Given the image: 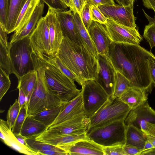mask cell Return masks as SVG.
<instances>
[{
	"instance_id": "9f6ffc18",
	"label": "cell",
	"mask_w": 155,
	"mask_h": 155,
	"mask_svg": "<svg viewBox=\"0 0 155 155\" xmlns=\"http://www.w3.org/2000/svg\"><path fill=\"white\" fill-rule=\"evenodd\" d=\"M145 134L147 140L150 142L154 147H155V137L148 134Z\"/></svg>"
},
{
	"instance_id": "cb8c5ba5",
	"label": "cell",
	"mask_w": 155,
	"mask_h": 155,
	"mask_svg": "<svg viewBox=\"0 0 155 155\" xmlns=\"http://www.w3.org/2000/svg\"><path fill=\"white\" fill-rule=\"evenodd\" d=\"M28 0H9L7 21L5 30L8 34L14 32L19 15Z\"/></svg>"
},
{
	"instance_id": "7402d4cb",
	"label": "cell",
	"mask_w": 155,
	"mask_h": 155,
	"mask_svg": "<svg viewBox=\"0 0 155 155\" xmlns=\"http://www.w3.org/2000/svg\"><path fill=\"white\" fill-rule=\"evenodd\" d=\"M131 109H135L147 101L146 92L141 89L131 87L122 93L118 97Z\"/></svg>"
},
{
	"instance_id": "91938a15",
	"label": "cell",
	"mask_w": 155,
	"mask_h": 155,
	"mask_svg": "<svg viewBox=\"0 0 155 155\" xmlns=\"http://www.w3.org/2000/svg\"><path fill=\"white\" fill-rule=\"evenodd\" d=\"M65 4L70 8L72 5V0H63Z\"/></svg>"
},
{
	"instance_id": "e0dca14e",
	"label": "cell",
	"mask_w": 155,
	"mask_h": 155,
	"mask_svg": "<svg viewBox=\"0 0 155 155\" xmlns=\"http://www.w3.org/2000/svg\"><path fill=\"white\" fill-rule=\"evenodd\" d=\"M54 10L60 23L63 36L78 45H84L77 31L72 11L70 9L69 10Z\"/></svg>"
},
{
	"instance_id": "ac0fdd59",
	"label": "cell",
	"mask_w": 155,
	"mask_h": 155,
	"mask_svg": "<svg viewBox=\"0 0 155 155\" xmlns=\"http://www.w3.org/2000/svg\"><path fill=\"white\" fill-rule=\"evenodd\" d=\"M84 114L85 113L81 92L76 97L65 103L57 118L48 128L57 125Z\"/></svg>"
},
{
	"instance_id": "52a82bcc",
	"label": "cell",
	"mask_w": 155,
	"mask_h": 155,
	"mask_svg": "<svg viewBox=\"0 0 155 155\" xmlns=\"http://www.w3.org/2000/svg\"><path fill=\"white\" fill-rule=\"evenodd\" d=\"M29 37L9 45L10 56L17 78L35 69L32 56L33 51Z\"/></svg>"
},
{
	"instance_id": "816d5d0a",
	"label": "cell",
	"mask_w": 155,
	"mask_h": 155,
	"mask_svg": "<svg viewBox=\"0 0 155 155\" xmlns=\"http://www.w3.org/2000/svg\"><path fill=\"white\" fill-rule=\"evenodd\" d=\"M40 155H66L68 153L56 150H50L41 151L39 152Z\"/></svg>"
},
{
	"instance_id": "f546056e",
	"label": "cell",
	"mask_w": 155,
	"mask_h": 155,
	"mask_svg": "<svg viewBox=\"0 0 155 155\" xmlns=\"http://www.w3.org/2000/svg\"><path fill=\"white\" fill-rule=\"evenodd\" d=\"M65 103H62L57 106L39 112L32 116L48 128L57 118Z\"/></svg>"
},
{
	"instance_id": "4316f807",
	"label": "cell",
	"mask_w": 155,
	"mask_h": 155,
	"mask_svg": "<svg viewBox=\"0 0 155 155\" xmlns=\"http://www.w3.org/2000/svg\"><path fill=\"white\" fill-rule=\"evenodd\" d=\"M77 31L88 50L97 58L98 54L95 45L91 40L81 18L76 12H72Z\"/></svg>"
},
{
	"instance_id": "6f0895ef",
	"label": "cell",
	"mask_w": 155,
	"mask_h": 155,
	"mask_svg": "<svg viewBox=\"0 0 155 155\" xmlns=\"http://www.w3.org/2000/svg\"><path fill=\"white\" fill-rule=\"evenodd\" d=\"M154 147L152 144L148 140H147L142 151L147 150L151 149Z\"/></svg>"
},
{
	"instance_id": "f907efd6",
	"label": "cell",
	"mask_w": 155,
	"mask_h": 155,
	"mask_svg": "<svg viewBox=\"0 0 155 155\" xmlns=\"http://www.w3.org/2000/svg\"><path fill=\"white\" fill-rule=\"evenodd\" d=\"M18 89L19 90V95L18 101L21 108L24 106L26 105V97L22 90L21 89Z\"/></svg>"
},
{
	"instance_id": "d6a6232c",
	"label": "cell",
	"mask_w": 155,
	"mask_h": 155,
	"mask_svg": "<svg viewBox=\"0 0 155 155\" xmlns=\"http://www.w3.org/2000/svg\"><path fill=\"white\" fill-rule=\"evenodd\" d=\"M25 140L30 148L39 153V152L42 151L53 150L67 153L69 155L68 153L64 149L37 140L35 139V138H26Z\"/></svg>"
},
{
	"instance_id": "4dcf8cb0",
	"label": "cell",
	"mask_w": 155,
	"mask_h": 155,
	"mask_svg": "<svg viewBox=\"0 0 155 155\" xmlns=\"http://www.w3.org/2000/svg\"><path fill=\"white\" fill-rule=\"evenodd\" d=\"M0 68L9 75L12 74L16 75L10 56L9 46H6L0 40Z\"/></svg>"
},
{
	"instance_id": "d6986e66",
	"label": "cell",
	"mask_w": 155,
	"mask_h": 155,
	"mask_svg": "<svg viewBox=\"0 0 155 155\" xmlns=\"http://www.w3.org/2000/svg\"><path fill=\"white\" fill-rule=\"evenodd\" d=\"M0 137L7 145L19 153L28 155H40L29 147L21 143L10 129L6 121L0 119Z\"/></svg>"
},
{
	"instance_id": "2e32d148",
	"label": "cell",
	"mask_w": 155,
	"mask_h": 155,
	"mask_svg": "<svg viewBox=\"0 0 155 155\" xmlns=\"http://www.w3.org/2000/svg\"><path fill=\"white\" fill-rule=\"evenodd\" d=\"M49 31L51 47V58L56 56L63 38L62 31L54 9L48 7L45 16Z\"/></svg>"
},
{
	"instance_id": "94428289",
	"label": "cell",
	"mask_w": 155,
	"mask_h": 155,
	"mask_svg": "<svg viewBox=\"0 0 155 155\" xmlns=\"http://www.w3.org/2000/svg\"><path fill=\"white\" fill-rule=\"evenodd\" d=\"M136 0H124V1L127 5L128 6L132 3H134Z\"/></svg>"
},
{
	"instance_id": "3957f363",
	"label": "cell",
	"mask_w": 155,
	"mask_h": 155,
	"mask_svg": "<svg viewBox=\"0 0 155 155\" xmlns=\"http://www.w3.org/2000/svg\"><path fill=\"white\" fill-rule=\"evenodd\" d=\"M37 57L44 68V76L47 84L61 102H67L80 94L81 90L77 88L74 81L61 71L52 58L45 55Z\"/></svg>"
},
{
	"instance_id": "74e56055",
	"label": "cell",
	"mask_w": 155,
	"mask_h": 155,
	"mask_svg": "<svg viewBox=\"0 0 155 155\" xmlns=\"http://www.w3.org/2000/svg\"><path fill=\"white\" fill-rule=\"evenodd\" d=\"M52 58L56 65L64 74L79 84V80L77 76L63 64L57 56Z\"/></svg>"
},
{
	"instance_id": "f35d334b",
	"label": "cell",
	"mask_w": 155,
	"mask_h": 155,
	"mask_svg": "<svg viewBox=\"0 0 155 155\" xmlns=\"http://www.w3.org/2000/svg\"><path fill=\"white\" fill-rule=\"evenodd\" d=\"M90 6L92 20L103 25L107 23V19L102 13L98 7L93 5H91Z\"/></svg>"
},
{
	"instance_id": "7a4b0ae2",
	"label": "cell",
	"mask_w": 155,
	"mask_h": 155,
	"mask_svg": "<svg viewBox=\"0 0 155 155\" xmlns=\"http://www.w3.org/2000/svg\"><path fill=\"white\" fill-rule=\"evenodd\" d=\"M56 56L77 76L80 85L87 80L97 79V59L84 45L64 37Z\"/></svg>"
},
{
	"instance_id": "d4e9b609",
	"label": "cell",
	"mask_w": 155,
	"mask_h": 155,
	"mask_svg": "<svg viewBox=\"0 0 155 155\" xmlns=\"http://www.w3.org/2000/svg\"><path fill=\"white\" fill-rule=\"evenodd\" d=\"M38 79V72L36 69L20 77L18 79L17 88L21 89L26 97V104L36 86Z\"/></svg>"
},
{
	"instance_id": "bcb514c9",
	"label": "cell",
	"mask_w": 155,
	"mask_h": 155,
	"mask_svg": "<svg viewBox=\"0 0 155 155\" xmlns=\"http://www.w3.org/2000/svg\"><path fill=\"white\" fill-rule=\"evenodd\" d=\"M86 3L97 7L101 5H112L115 4L114 0H87Z\"/></svg>"
},
{
	"instance_id": "7bdbcfd3",
	"label": "cell",
	"mask_w": 155,
	"mask_h": 155,
	"mask_svg": "<svg viewBox=\"0 0 155 155\" xmlns=\"http://www.w3.org/2000/svg\"><path fill=\"white\" fill-rule=\"evenodd\" d=\"M49 7L54 9L65 10L68 6L63 0H41Z\"/></svg>"
},
{
	"instance_id": "4fadbf2b",
	"label": "cell",
	"mask_w": 155,
	"mask_h": 155,
	"mask_svg": "<svg viewBox=\"0 0 155 155\" xmlns=\"http://www.w3.org/2000/svg\"><path fill=\"white\" fill-rule=\"evenodd\" d=\"M97 77L96 81L112 97L114 88L116 70L107 56L98 54Z\"/></svg>"
},
{
	"instance_id": "8992f818",
	"label": "cell",
	"mask_w": 155,
	"mask_h": 155,
	"mask_svg": "<svg viewBox=\"0 0 155 155\" xmlns=\"http://www.w3.org/2000/svg\"><path fill=\"white\" fill-rule=\"evenodd\" d=\"M131 109L118 97H110L106 102L90 117L87 130L109 123L124 120Z\"/></svg>"
},
{
	"instance_id": "9c48e42d",
	"label": "cell",
	"mask_w": 155,
	"mask_h": 155,
	"mask_svg": "<svg viewBox=\"0 0 155 155\" xmlns=\"http://www.w3.org/2000/svg\"><path fill=\"white\" fill-rule=\"evenodd\" d=\"M90 122V118L85 114H81L49 127L45 132L35 138L38 140L55 137L74 134L86 133Z\"/></svg>"
},
{
	"instance_id": "680465c9",
	"label": "cell",
	"mask_w": 155,
	"mask_h": 155,
	"mask_svg": "<svg viewBox=\"0 0 155 155\" xmlns=\"http://www.w3.org/2000/svg\"><path fill=\"white\" fill-rule=\"evenodd\" d=\"M119 5H123L124 6H127V5L126 3L124 0H114Z\"/></svg>"
},
{
	"instance_id": "f1b7e54d",
	"label": "cell",
	"mask_w": 155,
	"mask_h": 155,
	"mask_svg": "<svg viewBox=\"0 0 155 155\" xmlns=\"http://www.w3.org/2000/svg\"><path fill=\"white\" fill-rule=\"evenodd\" d=\"M84 140H90L87 136L86 133L64 135L39 140L58 147L71 145L79 141Z\"/></svg>"
},
{
	"instance_id": "30bf717a",
	"label": "cell",
	"mask_w": 155,
	"mask_h": 155,
	"mask_svg": "<svg viewBox=\"0 0 155 155\" xmlns=\"http://www.w3.org/2000/svg\"><path fill=\"white\" fill-rule=\"evenodd\" d=\"M33 53L41 57H51V47L48 23L45 16L39 21L35 29L29 37Z\"/></svg>"
},
{
	"instance_id": "8d00e7d4",
	"label": "cell",
	"mask_w": 155,
	"mask_h": 155,
	"mask_svg": "<svg viewBox=\"0 0 155 155\" xmlns=\"http://www.w3.org/2000/svg\"><path fill=\"white\" fill-rule=\"evenodd\" d=\"M9 76L0 68V101L10 87L11 83Z\"/></svg>"
},
{
	"instance_id": "9a60e30c",
	"label": "cell",
	"mask_w": 155,
	"mask_h": 155,
	"mask_svg": "<svg viewBox=\"0 0 155 155\" xmlns=\"http://www.w3.org/2000/svg\"><path fill=\"white\" fill-rule=\"evenodd\" d=\"M146 122L155 124V110L149 106L147 101L131 109L124 121L126 126L132 125L140 130Z\"/></svg>"
},
{
	"instance_id": "ee69618b",
	"label": "cell",
	"mask_w": 155,
	"mask_h": 155,
	"mask_svg": "<svg viewBox=\"0 0 155 155\" xmlns=\"http://www.w3.org/2000/svg\"><path fill=\"white\" fill-rule=\"evenodd\" d=\"M84 0H72L71 7L70 8L72 12H75L80 15L86 4Z\"/></svg>"
},
{
	"instance_id": "e575fe53",
	"label": "cell",
	"mask_w": 155,
	"mask_h": 155,
	"mask_svg": "<svg viewBox=\"0 0 155 155\" xmlns=\"http://www.w3.org/2000/svg\"><path fill=\"white\" fill-rule=\"evenodd\" d=\"M20 109L18 100L16 99L14 104L10 106L8 110L6 122L11 130L18 116Z\"/></svg>"
},
{
	"instance_id": "f6af8a7d",
	"label": "cell",
	"mask_w": 155,
	"mask_h": 155,
	"mask_svg": "<svg viewBox=\"0 0 155 155\" xmlns=\"http://www.w3.org/2000/svg\"><path fill=\"white\" fill-rule=\"evenodd\" d=\"M123 148L126 155H140L142 151L136 147L126 144L123 146Z\"/></svg>"
},
{
	"instance_id": "ab89813d",
	"label": "cell",
	"mask_w": 155,
	"mask_h": 155,
	"mask_svg": "<svg viewBox=\"0 0 155 155\" xmlns=\"http://www.w3.org/2000/svg\"><path fill=\"white\" fill-rule=\"evenodd\" d=\"M79 15L87 31H88L92 21L91 14L90 5L86 3Z\"/></svg>"
},
{
	"instance_id": "7c38bea8",
	"label": "cell",
	"mask_w": 155,
	"mask_h": 155,
	"mask_svg": "<svg viewBox=\"0 0 155 155\" xmlns=\"http://www.w3.org/2000/svg\"><path fill=\"white\" fill-rule=\"evenodd\" d=\"M103 25L113 42L139 45L143 39L136 28L125 26L109 19Z\"/></svg>"
},
{
	"instance_id": "b9f144b4",
	"label": "cell",
	"mask_w": 155,
	"mask_h": 155,
	"mask_svg": "<svg viewBox=\"0 0 155 155\" xmlns=\"http://www.w3.org/2000/svg\"><path fill=\"white\" fill-rule=\"evenodd\" d=\"M104 155H126L122 145L103 147Z\"/></svg>"
},
{
	"instance_id": "5bb4252c",
	"label": "cell",
	"mask_w": 155,
	"mask_h": 155,
	"mask_svg": "<svg viewBox=\"0 0 155 155\" xmlns=\"http://www.w3.org/2000/svg\"><path fill=\"white\" fill-rule=\"evenodd\" d=\"M103 25L92 20L87 31L98 54L107 55L113 41Z\"/></svg>"
},
{
	"instance_id": "db71d44e",
	"label": "cell",
	"mask_w": 155,
	"mask_h": 155,
	"mask_svg": "<svg viewBox=\"0 0 155 155\" xmlns=\"http://www.w3.org/2000/svg\"><path fill=\"white\" fill-rule=\"evenodd\" d=\"M140 155H155V147L147 150L142 151Z\"/></svg>"
},
{
	"instance_id": "277c9868",
	"label": "cell",
	"mask_w": 155,
	"mask_h": 155,
	"mask_svg": "<svg viewBox=\"0 0 155 155\" xmlns=\"http://www.w3.org/2000/svg\"><path fill=\"white\" fill-rule=\"evenodd\" d=\"M38 79L34 90L26 104L27 116H33L39 112L57 106L61 102L52 93L46 81L44 68L38 57L32 55Z\"/></svg>"
},
{
	"instance_id": "603a6c76",
	"label": "cell",
	"mask_w": 155,
	"mask_h": 155,
	"mask_svg": "<svg viewBox=\"0 0 155 155\" xmlns=\"http://www.w3.org/2000/svg\"><path fill=\"white\" fill-rule=\"evenodd\" d=\"M48 127L32 116H27L22 127L20 134L26 138H36L45 132Z\"/></svg>"
},
{
	"instance_id": "60d3db41",
	"label": "cell",
	"mask_w": 155,
	"mask_h": 155,
	"mask_svg": "<svg viewBox=\"0 0 155 155\" xmlns=\"http://www.w3.org/2000/svg\"><path fill=\"white\" fill-rule=\"evenodd\" d=\"M9 0H0V24L4 30L6 27Z\"/></svg>"
},
{
	"instance_id": "1f68e13d",
	"label": "cell",
	"mask_w": 155,
	"mask_h": 155,
	"mask_svg": "<svg viewBox=\"0 0 155 155\" xmlns=\"http://www.w3.org/2000/svg\"><path fill=\"white\" fill-rule=\"evenodd\" d=\"M132 86L129 80L120 73L116 71L112 97H119Z\"/></svg>"
},
{
	"instance_id": "83f0119b",
	"label": "cell",
	"mask_w": 155,
	"mask_h": 155,
	"mask_svg": "<svg viewBox=\"0 0 155 155\" xmlns=\"http://www.w3.org/2000/svg\"><path fill=\"white\" fill-rule=\"evenodd\" d=\"M41 0H28L22 8L15 26L14 33L21 30L28 23Z\"/></svg>"
},
{
	"instance_id": "ffe728a7",
	"label": "cell",
	"mask_w": 155,
	"mask_h": 155,
	"mask_svg": "<svg viewBox=\"0 0 155 155\" xmlns=\"http://www.w3.org/2000/svg\"><path fill=\"white\" fill-rule=\"evenodd\" d=\"M58 147L69 155H104L103 147L90 140H81L71 145Z\"/></svg>"
},
{
	"instance_id": "c3c4849f",
	"label": "cell",
	"mask_w": 155,
	"mask_h": 155,
	"mask_svg": "<svg viewBox=\"0 0 155 155\" xmlns=\"http://www.w3.org/2000/svg\"><path fill=\"white\" fill-rule=\"evenodd\" d=\"M141 130L145 133L155 137V124L146 122L141 127Z\"/></svg>"
},
{
	"instance_id": "11a10c76",
	"label": "cell",
	"mask_w": 155,
	"mask_h": 155,
	"mask_svg": "<svg viewBox=\"0 0 155 155\" xmlns=\"http://www.w3.org/2000/svg\"><path fill=\"white\" fill-rule=\"evenodd\" d=\"M15 136L21 143L25 146L28 147L26 141L25 137L22 136L21 134L15 135Z\"/></svg>"
},
{
	"instance_id": "6da1fadb",
	"label": "cell",
	"mask_w": 155,
	"mask_h": 155,
	"mask_svg": "<svg viewBox=\"0 0 155 155\" xmlns=\"http://www.w3.org/2000/svg\"><path fill=\"white\" fill-rule=\"evenodd\" d=\"M153 55L139 45L113 42L107 56L116 71L128 79L132 87L147 92L150 91L153 84L149 60Z\"/></svg>"
},
{
	"instance_id": "836d02e7",
	"label": "cell",
	"mask_w": 155,
	"mask_h": 155,
	"mask_svg": "<svg viewBox=\"0 0 155 155\" xmlns=\"http://www.w3.org/2000/svg\"><path fill=\"white\" fill-rule=\"evenodd\" d=\"M142 10L145 16L149 21L148 24L145 27L143 36L149 43L151 51L152 48L155 47V18L150 17L143 9Z\"/></svg>"
},
{
	"instance_id": "44dd1931",
	"label": "cell",
	"mask_w": 155,
	"mask_h": 155,
	"mask_svg": "<svg viewBox=\"0 0 155 155\" xmlns=\"http://www.w3.org/2000/svg\"><path fill=\"white\" fill-rule=\"evenodd\" d=\"M45 3L41 1L36 6L30 20L20 31L14 33L11 37L10 44L30 36L34 31L38 23L43 17Z\"/></svg>"
},
{
	"instance_id": "484cf974",
	"label": "cell",
	"mask_w": 155,
	"mask_h": 155,
	"mask_svg": "<svg viewBox=\"0 0 155 155\" xmlns=\"http://www.w3.org/2000/svg\"><path fill=\"white\" fill-rule=\"evenodd\" d=\"M147 140L145 134L142 130L132 125L127 126L125 144L143 150Z\"/></svg>"
},
{
	"instance_id": "681fc988",
	"label": "cell",
	"mask_w": 155,
	"mask_h": 155,
	"mask_svg": "<svg viewBox=\"0 0 155 155\" xmlns=\"http://www.w3.org/2000/svg\"><path fill=\"white\" fill-rule=\"evenodd\" d=\"M7 34L2 25L0 24V40L3 42L5 46L8 47L10 44L8 41Z\"/></svg>"
},
{
	"instance_id": "f5cc1de1",
	"label": "cell",
	"mask_w": 155,
	"mask_h": 155,
	"mask_svg": "<svg viewBox=\"0 0 155 155\" xmlns=\"http://www.w3.org/2000/svg\"><path fill=\"white\" fill-rule=\"evenodd\" d=\"M142 1L143 5L145 7L153 9L155 13V0H142Z\"/></svg>"
},
{
	"instance_id": "6125c7cd",
	"label": "cell",
	"mask_w": 155,
	"mask_h": 155,
	"mask_svg": "<svg viewBox=\"0 0 155 155\" xmlns=\"http://www.w3.org/2000/svg\"><path fill=\"white\" fill-rule=\"evenodd\" d=\"M84 1H85V2H86V3L87 0H84Z\"/></svg>"
},
{
	"instance_id": "8fae6325",
	"label": "cell",
	"mask_w": 155,
	"mask_h": 155,
	"mask_svg": "<svg viewBox=\"0 0 155 155\" xmlns=\"http://www.w3.org/2000/svg\"><path fill=\"white\" fill-rule=\"evenodd\" d=\"M133 5L134 3L127 6L115 4L101 5L98 8L107 19L125 26L135 28L137 25L134 14Z\"/></svg>"
},
{
	"instance_id": "5b68a950",
	"label": "cell",
	"mask_w": 155,
	"mask_h": 155,
	"mask_svg": "<svg viewBox=\"0 0 155 155\" xmlns=\"http://www.w3.org/2000/svg\"><path fill=\"white\" fill-rule=\"evenodd\" d=\"M124 121H116L90 129L87 135L90 140L103 147L123 146L126 143L127 127Z\"/></svg>"
},
{
	"instance_id": "ba28073f",
	"label": "cell",
	"mask_w": 155,
	"mask_h": 155,
	"mask_svg": "<svg viewBox=\"0 0 155 155\" xmlns=\"http://www.w3.org/2000/svg\"><path fill=\"white\" fill-rule=\"evenodd\" d=\"M85 113L90 118L108 100L110 97L96 80L90 79L81 84Z\"/></svg>"
},
{
	"instance_id": "7dc6e473",
	"label": "cell",
	"mask_w": 155,
	"mask_h": 155,
	"mask_svg": "<svg viewBox=\"0 0 155 155\" xmlns=\"http://www.w3.org/2000/svg\"><path fill=\"white\" fill-rule=\"evenodd\" d=\"M150 75L153 83L155 84V56L151 57L149 60Z\"/></svg>"
},
{
	"instance_id": "d590c367",
	"label": "cell",
	"mask_w": 155,
	"mask_h": 155,
	"mask_svg": "<svg viewBox=\"0 0 155 155\" xmlns=\"http://www.w3.org/2000/svg\"><path fill=\"white\" fill-rule=\"evenodd\" d=\"M27 117L26 105L20 109L18 116L11 131L15 135L20 134L24 121Z\"/></svg>"
}]
</instances>
